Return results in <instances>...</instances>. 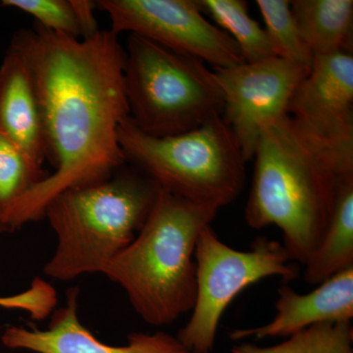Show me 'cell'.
I'll use <instances>...</instances> for the list:
<instances>
[{
  "label": "cell",
  "mask_w": 353,
  "mask_h": 353,
  "mask_svg": "<svg viewBox=\"0 0 353 353\" xmlns=\"http://www.w3.org/2000/svg\"><path fill=\"white\" fill-rule=\"evenodd\" d=\"M72 3L75 9L79 22H80L82 39L90 38L101 31L94 16V9L97 8L94 1L72 0Z\"/></svg>",
  "instance_id": "44dd1931"
},
{
  "label": "cell",
  "mask_w": 353,
  "mask_h": 353,
  "mask_svg": "<svg viewBox=\"0 0 353 353\" xmlns=\"http://www.w3.org/2000/svg\"><path fill=\"white\" fill-rule=\"evenodd\" d=\"M276 57L310 70L313 53L304 43L288 0H257Z\"/></svg>",
  "instance_id": "d6986e66"
},
{
  "label": "cell",
  "mask_w": 353,
  "mask_h": 353,
  "mask_svg": "<svg viewBox=\"0 0 353 353\" xmlns=\"http://www.w3.org/2000/svg\"><path fill=\"white\" fill-rule=\"evenodd\" d=\"M48 174L0 132V233H7L14 208Z\"/></svg>",
  "instance_id": "e0dca14e"
},
{
  "label": "cell",
  "mask_w": 353,
  "mask_h": 353,
  "mask_svg": "<svg viewBox=\"0 0 353 353\" xmlns=\"http://www.w3.org/2000/svg\"><path fill=\"white\" fill-rule=\"evenodd\" d=\"M290 7L313 55L352 53V0H294Z\"/></svg>",
  "instance_id": "5bb4252c"
},
{
  "label": "cell",
  "mask_w": 353,
  "mask_h": 353,
  "mask_svg": "<svg viewBox=\"0 0 353 353\" xmlns=\"http://www.w3.org/2000/svg\"><path fill=\"white\" fill-rule=\"evenodd\" d=\"M231 353H353L352 321L323 323L289 336L272 347L241 343Z\"/></svg>",
  "instance_id": "ac0fdd59"
},
{
  "label": "cell",
  "mask_w": 353,
  "mask_h": 353,
  "mask_svg": "<svg viewBox=\"0 0 353 353\" xmlns=\"http://www.w3.org/2000/svg\"><path fill=\"white\" fill-rule=\"evenodd\" d=\"M125 52L129 118L141 132L175 136L222 115V90L205 62L134 34L128 37Z\"/></svg>",
  "instance_id": "8992f818"
},
{
  "label": "cell",
  "mask_w": 353,
  "mask_h": 353,
  "mask_svg": "<svg viewBox=\"0 0 353 353\" xmlns=\"http://www.w3.org/2000/svg\"><path fill=\"white\" fill-rule=\"evenodd\" d=\"M194 261L196 301L176 336L189 353H212L221 318L243 290L269 277L288 283L299 272L282 243L259 236L243 252L223 243L210 225L199 234Z\"/></svg>",
  "instance_id": "52a82bcc"
},
{
  "label": "cell",
  "mask_w": 353,
  "mask_h": 353,
  "mask_svg": "<svg viewBox=\"0 0 353 353\" xmlns=\"http://www.w3.org/2000/svg\"><path fill=\"white\" fill-rule=\"evenodd\" d=\"M1 6L18 9L44 29L82 39V30L72 0H3Z\"/></svg>",
  "instance_id": "ffe728a7"
},
{
  "label": "cell",
  "mask_w": 353,
  "mask_h": 353,
  "mask_svg": "<svg viewBox=\"0 0 353 353\" xmlns=\"http://www.w3.org/2000/svg\"><path fill=\"white\" fill-rule=\"evenodd\" d=\"M95 7L108 14L115 34H138L213 69L245 63L234 39L204 17L197 0H99Z\"/></svg>",
  "instance_id": "ba28073f"
},
{
  "label": "cell",
  "mask_w": 353,
  "mask_h": 353,
  "mask_svg": "<svg viewBox=\"0 0 353 353\" xmlns=\"http://www.w3.org/2000/svg\"><path fill=\"white\" fill-rule=\"evenodd\" d=\"M78 297L79 290L70 289L66 305L51 313L48 329L9 327L2 343L36 353H189L176 336L165 332L131 334L120 347L102 343L79 319Z\"/></svg>",
  "instance_id": "8fae6325"
},
{
  "label": "cell",
  "mask_w": 353,
  "mask_h": 353,
  "mask_svg": "<svg viewBox=\"0 0 353 353\" xmlns=\"http://www.w3.org/2000/svg\"><path fill=\"white\" fill-rule=\"evenodd\" d=\"M288 115L304 138L343 171L353 172L352 53L314 55Z\"/></svg>",
  "instance_id": "9c48e42d"
},
{
  "label": "cell",
  "mask_w": 353,
  "mask_h": 353,
  "mask_svg": "<svg viewBox=\"0 0 353 353\" xmlns=\"http://www.w3.org/2000/svg\"><path fill=\"white\" fill-rule=\"evenodd\" d=\"M0 132L43 167L48 148L34 76L13 39L0 65Z\"/></svg>",
  "instance_id": "4fadbf2b"
},
{
  "label": "cell",
  "mask_w": 353,
  "mask_h": 353,
  "mask_svg": "<svg viewBox=\"0 0 353 353\" xmlns=\"http://www.w3.org/2000/svg\"><path fill=\"white\" fill-rule=\"evenodd\" d=\"M213 71L224 97L221 117L250 161L262 129L288 114L290 99L309 70L272 57Z\"/></svg>",
  "instance_id": "30bf717a"
},
{
  "label": "cell",
  "mask_w": 353,
  "mask_h": 353,
  "mask_svg": "<svg viewBox=\"0 0 353 353\" xmlns=\"http://www.w3.org/2000/svg\"><path fill=\"white\" fill-rule=\"evenodd\" d=\"M160 190L134 167L58 194L44 212L57 241L44 274L62 282L103 274L141 231Z\"/></svg>",
  "instance_id": "277c9868"
},
{
  "label": "cell",
  "mask_w": 353,
  "mask_h": 353,
  "mask_svg": "<svg viewBox=\"0 0 353 353\" xmlns=\"http://www.w3.org/2000/svg\"><path fill=\"white\" fill-rule=\"evenodd\" d=\"M12 39L31 66L55 170L18 202L7 233L43 219L58 194L103 182L119 170L126 160L118 134L129 118L119 34L101 30L76 39L34 24Z\"/></svg>",
  "instance_id": "6da1fadb"
},
{
  "label": "cell",
  "mask_w": 353,
  "mask_h": 353,
  "mask_svg": "<svg viewBox=\"0 0 353 353\" xmlns=\"http://www.w3.org/2000/svg\"><path fill=\"white\" fill-rule=\"evenodd\" d=\"M275 307L272 321L254 328L234 330L230 339L240 341L289 338L314 325L352 321L353 267L336 274L308 294H299L290 285H282Z\"/></svg>",
  "instance_id": "7c38bea8"
},
{
  "label": "cell",
  "mask_w": 353,
  "mask_h": 353,
  "mask_svg": "<svg viewBox=\"0 0 353 353\" xmlns=\"http://www.w3.org/2000/svg\"><path fill=\"white\" fill-rule=\"evenodd\" d=\"M0 307L8 309H19V296H18L17 294L11 296H0Z\"/></svg>",
  "instance_id": "7402d4cb"
},
{
  "label": "cell",
  "mask_w": 353,
  "mask_h": 353,
  "mask_svg": "<svg viewBox=\"0 0 353 353\" xmlns=\"http://www.w3.org/2000/svg\"><path fill=\"white\" fill-rule=\"evenodd\" d=\"M253 159L246 224L278 227L290 259L303 266L321 243L341 183L353 172L304 138L288 114L265 125Z\"/></svg>",
  "instance_id": "7a4b0ae2"
},
{
  "label": "cell",
  "mask_w": 353,
  "mask_h": 353,
  "mask_svg": "<svg viewBox=\"0 0 353 353\" xmlns=\"http://www.w3.org/2000/svg\"><path fill=\"white\" fill-rule=\"evenodd\" d=\"M218 211L161 189L136 238L106 267L103 275L122 287L148 324L165 326L192 311L197 240Z\"/></svg>",
  "instance_id": "3957f363"
},
{
  "label": "cell",
  "mask_w": 353,
  "mask_h": 353,
  "mask_svg": "<svg viewBox=\"0 0 353 353\" xmlns=\"http://www.w3.org/2000/svg\"><path fill=\"white\" fill-rule=\"evenodd\" d=\"M197 3L234 39L245 63L277 57L268 34L250 15L245 0H197Z\"/></svg>",
  "instance_id": "2e32d148"
},
{
  "label": "cell",
  "mask_w": 353,
  "mask_h": 353,
  "mask_svg": "<svg viewBox=\"0 0 353 353\" xmlns=\"http://www.w3.org/2000/svg\"><path fill=\"white\" fill-rule=\"evenodd\" d=\"M118 136L125 160L174 196L220 209L245 188L248 161L221 116L164 138L148 136L127 118Z\"/></svg>",
  "instance_id": "5b68a950"
},
{
  "label": "cell",
  "mask_w": 353,
  "mask_h": 353,
  "mask_svg": "<svg viewBox=\"0 0 353 353\" xmlns=\"http://www.w3.org/2000/svg\"><path fill=\"white\" fill-rule=\"evenodd\" d=\"M303 266L304 281L312 285L353 267V175L341 183L328 228Z\"/></svg>",
  "instance_id": "9a60e30c"
}]
</instances>
